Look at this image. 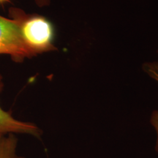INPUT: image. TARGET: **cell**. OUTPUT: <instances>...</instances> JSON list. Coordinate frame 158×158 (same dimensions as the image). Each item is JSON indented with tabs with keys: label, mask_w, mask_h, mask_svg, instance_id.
<instances>
[{
	"label": "cell",
	"mask_w": 158,
	"mask_h": 158,
	"mask_svg": "<svg viewBox=\"0 0 158 158\" xmlns=\"http://www.w3.org/2000/svg\"><path fill=\"white\" fill-rule=\"evenodd\" d=\"M35 2L38 7H44L50 5L51 0H35Z\"/></svg>",
	"instance_id": "52a82bcc"
},
{
	"label": "cell",
	"mask_w": 158,
	"mask_h": 158,
	"mask_svg": "<svg viewBox=\"0 0 158 158\" xmlns=\"http://www.w3.org/2000/svg\"><path fill=\"white\" fill-rule=\"evenodd\" d=\"M0 54H7L15 62L34 57L24 43L18 23L0 15Z\"/></svg>",
	"instance_id": "7a4b0ae2"
},
{
	"label": "cell",
	"mask_w": 158,
	"mask_h": 158,
	"mask_svg": "<svg viewBox=\"0 0 158 158\" xmlns=\"http://www.w3.org/2000/svg\"><path fill=\"white\" fill-rule=\"evenodd\" d=\"M143 70L152 78L154 76H158V59L155 62L146 63L143 65Z\"/></svg>",
	"instance_id": "8992f818"
},
{
	"label": "cell",
	"mask_w": 158,
	"mask_h": 158,
	"mask_svg": "<svg viewBox=\"0 0 158 158\" xmlns=\"http://www.w3.org/2000/svg\"><path fill=\"white\" fill-rule=\"evenodd\" d=\"M11 0H0V5H4V4L10 2Z\"/></svg>",
	"instance_id": "ba28073f"
},
{
	"label": "cell",
	"mask_w": 158,
	"mask_h": 158,
	"mask_svg": "<svg viewBox=\"0 0 158 158\" xmlns=\"http://www.w3.org/2000/svg\"><path fill=\"white\" fill-rule=\"evenodd\" d=\"M152 78L155 79L156 81L158 82V76H154ZM150 122H151L152 125L155 128L156 135H157V140H156V145L155 149L158 153V109L154 110L152 114L151 118H150Z\"/></svg>",
	"instance_id": "5b68a950"
},
{
	"label": "cell",
	"mask_w": 158,
	"mask_h": 158,
	"mask_svg": "<svg viewBox=\"0 0 158 158\" xmlns=\"http://www.w3.org/2000/svg\"><path fill=\"white\" fill-rule=\"evenodd\" d=\"M3 88V78L0 74V93ZM8 134H27L39 138L42 135V131L36 124L16 119L0 106V135Z\"/></svg>",
	"instance_id": "3957f363"
},
{
	"label": "cell",
	"mask_w": 158,
	"mask_h": 158,
	"mask_svg": "<svg viewBox=\"0 0 158 158\" xmlns=\"http://www.w3.org/2000/svg\"><path fill=\"white\" fill-rule=\"evenodd\" d=\"M18 141L14 134L0 135V158H24L18 153Z\"/></svg>",
	"instance_id": "277c9868"
},
{
	"label": "cell",
	"mask_w": 158,
	"mask_h": 158,
	"mask_svg": "<svg viewBox=\"0 0 158 158\" xmlns=\"http://www.w3.org/2000/svg\"><path fill=\"white\" fill-rule=\"evenodd\" d=\"M9 15L19 25L24 43L33 56L57 50L54 27L48 19L38 14H28L17 7L10 8Z\"/></svg>",
	"instance_id": "6da1fadb"
}]
</instances>
